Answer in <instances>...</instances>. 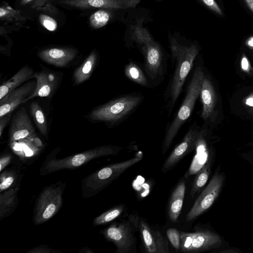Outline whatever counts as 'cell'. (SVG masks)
I'll use <instances>...</instances> for the list:
<instances>
[{
  "mask_svg": "<svg viewBox=\"0 0 253 253\" xmlns=\"http://www.w3.org/2000/svg\"><path fill=\"white\" fill-rule=\"evenodd\" d=\"M65 184L59 181L44 188L36 201L34 212L33 222L40 225L53 217L63 205V194Z\"/></svg>",
  "mask_w": 253,
  "mask_h": 253,
  "instance_id": "52a82bcc",
  "label": "cell"
},
{
  "mask_svg": "<svg viewBox=\"0 0 253 253\" xmlns=\"http://www.w3.org/2000/svg\"><path fill=\"white\" fill-rule=\"evenodd\" d=\"M170 49L173 73L166 93L169 113L180 94L186 79L199 53V49L195 44L183 45L173 38L170 40Z\"/></svg>",
  "mask_w": 253,
  "mask_h": 253,
  "instance_id": "6da1fadb",
  "label": "cell"
},
{
  "mask_svg": "<svg viewBox=\"0 0 253 253\" xmlns=\"http://www.w3.org/2000/svg\"><path fill=\"white\" fill-rule=\"evenodd\" d=\"M224 180L223 174L216 171L187 213V221L195 219L211 207L221 190Z\"/></svg>",
  "mask_w": 253,
  "mask_h": 253,
  "instance_id": "30bf717a",
  "label": "cell"
},
{
  "mask_svg": "<svg viewBox=\"0 0 253 253\" xmlns=\"http://www.w3.org/2000/svg\"><path fill=\"white\" fill-rule=\"evenodd\" d=\"M209 8L216 13L217 14L222 16L221 9L214 0H201Z\"/></svg>",
  "mask_w": 253,
  "mask_h": 253,
  "instance_id": "4dcf8cb0",
  "label": "cell"
},
{
  "mask_svg": "<svg viewBox=\"0 0 253 253\" xmlns=\"http://www.w3.org/2000/svg\"><path fill=\"white\" fill-rule=\"evenodd\" d=\"M110 12L106 9L98 10L90 15L89 22L94 29H99L106 25L110 20Z\"/></svg>",
  "mask_w": 253,
  "mask_h": 253,
  "instance_id": "484cf974",
  "label": "cell"
},
{
  "mask_svg": "<svg viewBox=\"0 0 253 253\" xmlns=\"http://www.w3.org/2000/svg\"><path fill=\"white\" fill-rule=\"evenodd\" d=\"M249 9L253 12V0H244Z\"/></svg>",
  "mask_w": 253,
  "mask_h": 253,
  "instance_id": "74e56055",
  "label": "cell"
},
{
  "mask_svg": "<svg viewBox=\"0 0 253 253\" xmlns=\"http://www.w3.org/2000/svg\"><path fill=\"white\" fill-rule=\"evenodd\" d=\"M244 102L248 106L253 107V92L245 98Z\"/></svg>",
  "mask_w": 253,
  "mask_h": 253,
  "instance_id": "d590c367",
  "label": "cell"
},
{
  "mask_svg": "<svg viewBox=\"0 0 253 253\" xmlns=\"http://www.w3.org/2000/svg\"><path fill=\"white\" fill-rule=\"evenodd\" d=\"M200 95L202 103L201 116L207 120L211 116L215 107L216 95L213 85L209 79L204 75Z\"/></svg>",
  "mask_w": 253,
  "mask_h": 253,
  "instance_id": "e0dca14e",
  "label": "cell"
},
{
  "mask_svg": "<svg viewBox=\"0 0 253 253\" xmlns=\"http://www.w3.org/2000/svg\"><path fill=\"white\" fill-rule=\"evenodd\" d=\"M56 252H59L58 251H55L53 250H52L51 249L49 248L48 247L46 246H39L34 249H33L32 250H30L28 252V253H55Z\"/></svg>",
  "mask_w": 253,
  "mask_h": 253,
  "instance_id": "836d02e7",
  "label": "cell"
},
{
  "mask_svg": "<svg viewBox=\"0 0 253 253\" xmlns=\"http://www.w3.org/2000/svg\"><path fill=\"white\" fill-rule=\"evenodd\" d=\"M142 99L143 96L140 94L125 95L93 109L87 118L95 122L117 123L131 113Z\"/></svg>",
  "mask_w": 253,
  "mask_h": 253,
  "instance_id": "5b68a950",
  "label": "cell"
},
{
  "mask_svg": "<svg viewBox=\"0 0 253 253\" xmlns=\"http://www.w3.org/2000/svg\"><path fill=\"white\" fill-rule=\"evenodd\" d=\"M30 112L38 130L44 137L48 135V127L47 120L44 112L36 102H33L30 106Z\"/></svg>",
  "mask_w": 253,
  "mask_h": 253,
  "instance_id": "7402d4cb",
  "label": "cell"
},
{
  "mask_svg": "<svg viewBox=\"0 0 253 253\" xmlns=\"http://www.w3.org/2000/svg\"><path fill=\"white\" fill-rule=\"evenodd\" d=\"M199 131L195 125L189 127L180 143L166 160L162 170L166 172L173 168L182 158L195 150Z\"/></svg>",
  "mask_w": 253,
  "mask_h": 253,
  "instance_id": "4fadbf2b",
  "label": "cell"
},
{
  "mask_svg": "<svg viewBox=\"0 0 253 253\" xmlns=\"http://www.w3.org/2000/svg\"><path fill=\"white\" fill-rule=\"evenodd\" d=\"M211 163V159H208L197 172L190 192L192 197H194L196 193H198L207 183L210 174Z\"/></svg>",
  "mask_w": 253,
  "mask_h": 253,
  "instance_id": "603a6c76",
  "label": "cell"
},
{
  "mask_svg": "<svg viewBox=\"0 0 253 253\" xmlns=\"http://www.w3.org/2000/svg\"><path fill=\"white\" fill-rule=\"evenodd\" d=\"M125 206L121 204L115 206L95 218L93 226H99L107 223L119 217L125 210Z\"/></svg>",
  "mask_w": 253,
  "mask_h": 253,
  "instance_id": "d4e9b609",
  "label": "cell"
},
{
  "mask_svg": "<svg viewBox=\"0 0 253 253\" xmlns=\"http://www.w3.org/2000/svg\"><path fill=\"white\" fill-rule=\"evenodd\" d=\"M19 186H13L0 192V220L9 216L15 210L18 203Z\"/></svg>",
  "mask_w": 253,
  "mask_h": 253,
  "instance_id": "ffe728a7",
  "label": "cell"
},
{
  "mask_svg": "<svg viewBox=\"0 0 253 253\" xmlns=\"http://www.w3.org/2000/svg\"><path fill=\"white\" fill-rule=\"evenodd\" d=\"M50 0H21L20 3L23 5H29L32 7L38 8L43 6Z\"/></svg>",
  "mask_w": 253,
  "mask_h": 253,
  "instance_id": "f546056e",
  "label": "cell"
},
{
  "mask_svg": "<svg viewBox=\"0 0 253 253\" xmlns=\"http://www.w3.org/2000/svg\"><path fill=\"white\" fill-rule=\"evenodd\" d=\"M204 76L203 68L201 66H198L194 70L187 87L185 98L166 131L163 143V154L169 148L181 126L191 115L196 100L200 95Z\"/></svg>",
  "mask_w": 253,
  "mask_h": 253,
  "instance_id": "7a4b0ae2",
  "label": "cell"
},
{
  "mask_svg": "<svg viewBox=\"0 0 253 253\" xmlns=\"http://www.w3.org/2000/svg\"><path fill=\"white\" fill-rule=\"evenodd\" d=\"M36 81H30L10 92L0 99V118L15 110L34 91Z\"/></svg>",
  "mask_w": 253,
  "mask_h": 253,
  "instance_id": "5bb4252c",
  "label": "cell"
},
{
  "mask_svg": "<svg viewBox=\"0 0 253 253\" xmlns=\"http://www.w3.org/2000/svg\"><path fill=\"white\" fill-rule=\"evenodd\" d=\"M37 133L26 109L22 107L13 116L9 130L10 143L23 139L34 141Z\"/></svg>",
  "mask_w": 253,
  "mask_h": 253,
  "instance_id": "7c38bea8",
  "label": "cell"
},
{
  "mask_svg": "<svg viewBox=\"0 0 253 253\" xmlns=\"http://www.w3.org/2000/svg\"><path fill=\"white\" fill-rule=\"evenodd\" d=\"M39 20L42 26L49 31H55L57 28L56 20L48 15L41 14L39 16Z\"/></svg>",
  "mask_w": 253,
  "mask_h": 253,
  "instance_id": "f1b7e54d",
  "label": "cell"
},
{
  "mask_svg": "<svg viewBox=\"0 0 253 253\" xmlns=\"http://www.w3.org/2000/svg\"><path fill=\"white\" fill-rule=\"evenodd\" d=\"M139 218L137 214H131L126 219L113 223L103 230L105 238L116 246V253H129L135 249V232L138 230Z\"/></svg>",
  "mask_w": 253,
  "mask_h": 253,
  "instance_id": "8992f818",
  "label": "cell"
},
{
  "mask_svg": "<svg viewBox=\"0 0 253 253\" xmlns=\"http://www.w3.org/2000/svg\"><path fill=\"white\" fill-rule=\"evenodd\" d=\"M241 68L242 70L248 73H250L252 70L250 61L245 54H243L241 60Z\"/></svg>",
  "mask_w": 253,
  "mask_h": 253,
  "instance_id": "1f68e13d",
  "label": "cell"
},
{
  "mask_svg": "<svg viewBox=\"0 0 253 253\" xmlns=\"http://www.w3.org/2000/svg\"><path fill=\"white\" fill-rule=\"evenodd\" d=\"M185 181L181 180L171 193L168 206V215L170 220H177L183 206L185 192Z\"/></svg>",
  "mask_w": 253,
  "mask_h": 253,
  "instance_id": "d6986e66",
  "label": "cell"
},
{
  "mask_svg": "<svg viewBox=\"0 0 253 253\" xmlns=\"http://www.w3.org/2000/svg\"><path fill=\"white\" fill-rule=\"evenodd\" d=\"M122 148L118 146L103 145L63 158L46 159L41 169L40 174L45 175L60 170L75 169L93 159L116 155Z\"/></svg>",
  "mask_w": 253,
  "mask_h": 253,
  "instance_id": "277c9868",
  "label": "cell"
},
{
  "mask_svg": "<svg viewBox=\"0 0 253 253\" xmlns=\"http://www.w3.org/2000/svg\"><path fill=\"white\" fill-rule=\"evenodd\" d=\"M18 174L14 169H9L1 172L0 176V192L15 186Z\"/></svg>",
  "mask_w": 253,
  "mask_h": 253,
  "instance_id": "4316f807",
  "label": "cell"
},
{
  "mask_svg": "<svg viewBox=\"0 0 253 253\" xmlns=\"http://www.w3.org/2000/svg\"><path fill=\"white\" fill-rule=\"evenodd\" d=\"M138 230L146 252L169 253L168 242L158 229L150 225L143 218H139Z\"/></svg>",
  "mask_w": 253,
  "mask_h": 253,
  "instance_id": "8fae6325",
  "label": "cell"
},
{
  "mask_svg": "<svg viewBox=\"0 0 253 253\" xmlns=\"http://www.w3.org/2000/svg\"><path fill=\"white\" fill-rule=\"evenodd\" d=\"M137 43L144 55L145 72L150 79L154 80L163 74V53L161 46L147 30L139 35Z\"/></svg>",
  "mask_w": 253,
  "mask_h": 253,
  "instance_id": "ba28073f",
  "label": "cell"
},
{
  "mask_svg": "<svg viewBox=\"0 0 253 253\" xmlns=\"http://www.w3.org/2000/svg\"><path fill=\"white\" fill-rule=\"evenodd\" d=\"M77 53V50L71 47H53L40 51L38 56L49 64L63 67L75 58Z\"/></svg>",
  "mask_w": 253,
  "mask_h": 253,
  "instance_id": "9a60e30c",
  "label": "cell"
},
{
  "mask_svg": "<svg viewBox=\"0 0 253 253\" xmlns=\"http://www.w3.org/2000/svg\"><path fill=\"white\" fill-rule=\"evenodd\" d=\"M34 77L36 81L35 89L32 94L24 100L23 103L37 97L51 96L57 84L56 76L53 73L48 70L35 72Z\"/></svg>",
  "mask_w": 253,
  "mask_h": 253,
  "instance_id": "2e32d148",
  "label": "cell"
},
{
  "mask_svg": "<svg viewBox=\"0 0 253 253\" xmlns=\"http://www.w3.org/2000/svg\"><path fill=\"white\" fill-rule=\"evenodd\" d=\"M166 234L169 241L176 251H179L180 246V232L175 228H170L167 230Z\"/></svg>",
  "mask_w": 253,
  "mask_h": 253,
  "instance_id": "83f0119b",
  "label": "cell"
},
{
  "mask_svg": "<svg viewBox=\"0 0 253 253\" xmlns=\"http://www.w3.org/2000/svg\"><path fill=\"white\" fill-rule=\"evenodd\" d=\"M179 251L185 253H197L219 248L222 244L221 237L209 230L192 232H180Z\"/></svg>",
  "mask_w": 253,
  "mask_h": 253,
  "instance_id": "9c48e42d",
  "label": "cell"
},
{
  "mask_svg": "<svg viewBox=\"0 0 253 253\" xmlns=\"http://www.w3.org/2000/svg\"><path fill=\"white\" fill-rule=\"evenodd\" d=\"M245 44L249 48L253 50V35L250 36L246 39Z\"/></svg>",
  "mask_w": 253,
  "mask_h": 253,
  "instance_id": "8d00e7d4",
  "label": "cell"
},
{
  "mask_svg": "<svg viewBox=\"0 0 253 253\" xmlns=\"http://www.w3.org/2000/svg\"><path fill=\"white\" fill-rule=\"evenodd\" d=\"M142 159L141 156H136L130 159L107 166L87 175L82 181L83 197L89 198L97 194Z\"/></svg>",
  "mask_w": 253,
  "mask_h": 253,
  "instance_id": "3957f363",
  "label": "cell"
},
{
  "mask_svg": "<svg viewBox=\"0 0 253 253\" xmlns=\"http://www.w3.org/2000/svg\"><path fill=\"white\" fill-rule=\"evenodd\" d=\"M35 72L28 65L20 68L8 80L4 82L0 86V99L11 91L23 84L31 79L35 78Z\"/></svg>",
  "mask_w": 253,
  "mask_h": 253,
  "instance_id": "ac0fdd59",
  "label": "cell"
},
{
  "mask_svg": "<svg viewBox=\"0 0 253 253\" xmlns=\"http://www.w3.org/2000/svg\"><path fill=\"white\" fill-rule=\"evenodd\" d=\"M11 114L10 113L0 118V136L1 137L3 130L10 120Z\"/></svg>",
  "mask_w": 253,
  "mask_h": 253,
  "instance_id": "e575fe53",
  "label": "cell"
},
{
  "mask_svg": "<svg viewBox=\"0 0 253 253\" xmlns=\"http://www.w3.org/2000/svg\"><path fill=\"white\" fill-rule=\"evenodd\" d=\"M12 156L10 154L1 155L0 158V171H2L11 162Z\"/></svg>",
  "mask_w": 253,
  "mask_h": 253,
  "instance_id": "d6a6232c",
  "label": "cell"
},
{
  "mask_svg": "<svg viewBox=\"0 0 253 253\" xmlns=\"http://www.w3.org/2000/svg\"><path fill=\"white\" fill-rule=\"evenodd\" d=\"M97 60V53L93 50L75 71L73 74L74 84H81L89 79L96 66Z\"/></svg>",
  "mask_w": 253,
  "mask_h": 253,
  "instance_id": "44dd1931",
  "label": "cell"
},
{
  "mask_svg": "<svg viewBox=\"0 0 253 253\" xmlns=\"http://www.w3.org/2000/svg\"><path fill=\"white\" fill-rule=\"evenodd\" d=\"M125 74L130 80L143 86L148 85V80L139 66L133 62H130L125 68Z\"/></svg>",
  "mask_w": 253,
  "mask_h": 253,
  "instance_id": "cb8c5ba5",
  "label": "cell"
}]
</instances>
